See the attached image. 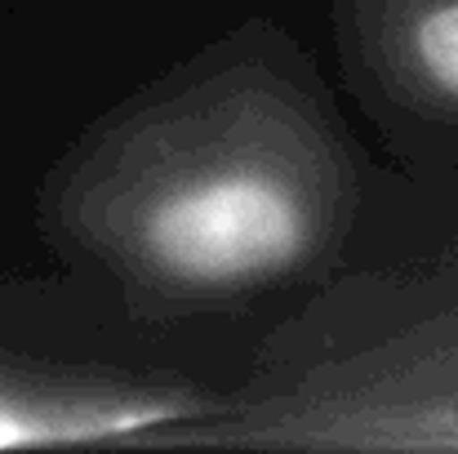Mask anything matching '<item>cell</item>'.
I'll return each mask as SVG.
<instances>
[{
	"mask_svg": "<svg viewBox=\"0 0 458 454\" xmlns=\"http://www.w3.org/2000/svg\"><path fill=\"white\" fill-rule=\"evenodd\" d=\"M143 250L187 286H241L307 250L303 201L272 174L218 169L178 183L143 218Z\"/></svg>",
	"mask_w": 458,
	"mask_h": 454,
	"instance_id": "obj_1",
	"label": "cell"
},
{
	"mask_svg": "<svg viewBox=\"0 0 458 454\" xmlns=\"http://www.w3.org/2000/svg\"><path fill=\"white\" fill-rule=\"evenodd\" d=\"M165 410L160 406H112V410H81V415H49L31 406L0 401V450L13 446H49V441H89V437H112L130 433L139 424H156Z\"/></svg>",
	"mask_w": 458,
	"mask_h": 454,
	"instance_id": "obj_2",
	"label": "cell"
},
{
	"mask_svg": "<svg viewBox=\"0 0 458 454\" xmlns=\"http://www.w3.org/2000/svg\"><path fill=\"white\" fill-rule=\"evenodd\" d=\"M410 49H414V63L428 76V85L458 99V0L432 4L414 22Z\"/></svg>",
	"mask_w": 458,
	"mask_h": 454,
	"instance_id": "obj_3",
	"label": "cell"
}]
</instances>
